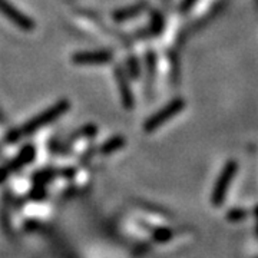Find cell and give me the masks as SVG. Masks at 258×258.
Listing matches in <instances>:
<instances>
[{"label": "cell", "instance_id": "52a82bcc", "mask_svg": "<svg viewBox=\"0 0 258 258\" xmlns=\"http://www.w3.org/2000/svg\"><path fill=\"white\" fill-rule=\"evenodd\" d=\"M116 81L119 83V92L122 102H123V106L128 108V109H132L134 108V96H132V92L129 89L128 82L125 79V75L122 74L120 71L116 72Z\"/></svg>", "mask_w": 258, "mask_h": 258}, {"label": "cell", "instance_id": "277c9868", "mask_svg": "<svg viewBox=\"0 0 258 258\" xmlns=\"http://www.w3.org/2000/svg\"><path fill=\"white\" fill-rule=\"evenodd\" d=\"M35 154H36L35 148L32 147V145H28V147H25L19 152L18 157L13 158L6 165L0 166V184L8 178L10 172H15V171L20 169L22 166H25L29 162H32V159L35 158Z\"/></svg>", "mask_w": 258, "mask_h": 258}, {"label": "cell", "instance_id": "5b68a950", "mask_svg": "<svg viewBox=\"0 0 258 258\" xmlns=\"http://www.w3.org/2000/svg\"><path fill=\"white\" fill-rule=\"evenodd\" d=\"M109 50H95V52H78L72 56L75 64L81 66H91V64H106L112 60Z\"/></svg>", "mask_w": 258, "mask_h": 258}, {"label": "cell", "instance_id": "9c48e42d", "mask_svg": "<svg viewBox=\"0 0 258 258\" xmlns=\"http://www.w3.org/2000/svg\"><path fill=\"white\" fill-rule=\"evenodd\" d=\"M125 145V139L122 137H115V138H111L106 144H103V147L101 148L102 154H112L115 151H118L120 148Z\"/></svg>", "mask_w": 258, "mask_h": 258}, {"label": "cell", "instance_id": "7a4b0ae2", "mask_svg": "<svg viewBox=\"0 0 258 258\" xmlns=\"http://www.w3.org/2000/svg\"><path fill=\"white\" fill-rule=\"evenodd\" d=\"M184 108V99H175V101L169 102L166 106H164V108H162L161 111H158L157 113H154V115L145 122V125H144L145 132H147V134L154 132L155 129H158L159 126H162L164 123H166L171 118H174L175 115H178Z\"/></svg>", "mask_w": 258, "mask_h": 258}, {"label": "cell", "instance_id": "ba28073f", "mask_svg": "<svg viewBox=\"0 0 258 258\" xmlns=\"http://www.w3.org/2000/svg\"><path fill=\"white\" fill-rule=\"evenodd\" d=\"M144 10V6L142 5H135V6H132V8H129V9H122L118 10V12H115L113 13V19L115 20H126V19L134 18L135 15H139L141 12Z\"/></svg>", "mask_w": 258, "mask_h": 258}, {"label": "cell", "instance_id": "3957f363", "mask_svg": "<svg viewBox=\"0 0 258 258\" xmlns=\"http://www.w3.org/2000/svg\"><path fill=\"white\" fill-rule=\"evenodd\" d=\"M0 13L8 20H10L15 26H18L20 30L32 32L36 28V23L29 18L28 15L20 12L18 8H15L8 0H0Z\"/></svg>", "mask_w": 258, "mask_h": 258}, {"label": "cell", "instance_id": "6da1fadb", "mask_svg": "<svg viewBox=\"0 0 258 258\" xmlns=\"http://www.w3.org/2000/svg\"><path fill=\"white\" fill-rule=\"evenodd\" d=\"M69 108H71V102L66 101V99L56 102L53 106L47 108L46 111L40 112L37 116L32 118V119L29 120V122H26L25 125L19 126V128L15 129L13 132H10L9 137H8V141L15 142V141L26 138L29 135L35 134L37 129L43 128V126H46L49 123H52V122L57 119V118H60L63 113H66V112L69 111Z\"/></svg>", "mask_w": 258, "mask_h": 258}, {"label": "cell", "instance_id": "8992f818", "mask_svg": "<svg viewBox=\"0 0 258 258\" xmlns=\"http://www.w3.org/2000/svg\"><path fill=\"white\" fill-rule=\"evenodd\" d=\"M234 171H235V164L234 162H230L228 165L225 166V169L222 171L220 179L217 181V185H215V189H214V194H212V203L215 205L222 203V198H224V194L227 191V186L231 182V178L234 175Z\"/></svg>", "mask_w": 258, "mask_h": 258}]
</instances>
